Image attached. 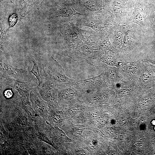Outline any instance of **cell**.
<instances>
[{
  "label": "cell",
  "mask_w": 155,
  "mask_h": 155,
  "mask_svg": "<svg viewBox=\"0 0 155 155\" xmlns=\"http://www.w3.org/2000/svg\"><path fill=\"white\" fill-rule=\"evenodd\" d=\"M0 77L9 78L22 81H33V76L27 67L18 68L12 65L8 60L0 55Z\"/></svg>",
  "instance_id": "obj_1"
},
{
  "label": "cell",
  "mask_w": 155,
  "mask_h": 155,
  "mask_svg": "<svg viewBox=\"0 0 155 155\" xmlns=\"http://www.w3.org/2000/svg\"><path fill=\"white\" fill-rule=\"evenodd\" d=\"M4 85L9 86L18 91L24 100H29L30 92L35 86V84L32 81H22L9 78L1 77Z\"/></svg>",
  "instance_id": "obj_2"
},
{
  "label": "cell",
  "mask_w": 155,
  "mask_h": 155,
  "mask_svg": "<svg viewBox=\"0 0 155 155\" xmlns=\"http://www.w3.org/2000/svg\"><path fill=\"white\" fill-rule=\"evenodd\" d=\"M33 66L30 72L36 77L38 82V87H41L47 79L45 71V64H44L38 59L33 55L31 57Z\"/></svg>",
  "instance_id": "obj_3"
},
{
  "label": "cell",
  "mask_w": 155,
  "mask_h": 155,
  "mask_svg": "<svg viewBox=\"0 0 155 155\" xmlns=\"http://www.w3.org/2000/svg\"><path fill=\"white\" fill-rule=\"evenodd\" d=\"M53 14L57 18L66 22L75 14L83 15L76 12L72 7L63 4L58 7Z\"/></svg>",
  "instance_id": "obj_4"
},
{
  "label": "cell",
  "mask_w": 155,
  "mask_h": 155,
  "mask_svg": "<svg viewBox=\"0 0 155 155\" xmlns=\"http://www.w3.org/2000/svg\"><path fill=\"white\" fill-rule=\"evenodd\" d=\"M33 0H17L14 4L19 14L25 16L32 10Z\"/></svg>",
  "instance_id": "obj_5"
},
{
  "label": "cell",
  "mask_w": 155,
  "mask_h": 155,
  "mask_svg": "<svg viewBox=\"0 0 155 155\" xmlns=\"http://www.w3.org/2000/svg\"><path fill=\"white\" fill-rule=\"evenodd\" d=\"M83 5L87 10L93 12L98 9V6L96 3L94 1L87 0L83 3Z\"/></svg>",
  "instance_id": "obj_6"
},
{
  "label": "cell",
  "mask_w": 155,
  "mask_h": 155,
  "mask_svg": "<svg viewBox=\"0 0 155 155\" xmlns=\"http://www.w3.org/2000/svg\"><path fill=\"white\" fill-rule=\"evenodd\" d=\"M61 94L62 99L65 100H69L73 98L75 92L71 88H66L61 91Z\"/></svg>",
  "instance_id": "obj_7"
},
{
  "label": "cell",
  "mask_w": 155,
  "mask_h": 155,
  "mask_svg": "<svg viewBox=\"0 0 155 155\" xmlns=\"http://www.w3.org/2000/svg\"><path fill=\"white\" fill-rule=\"evenodd\" d=\"M54 130L57 135L63 142H71L72 140L68 137L64 132L61 129L57 127H55Z\"/></svg>",
  "instance_id": "obj_8"
},
{
  "label": "cell",
  "mask_w": 155,
  "mask_h": 155,
  "mask_svg": "<svg viewBox=\"0 0 155 155\" xmlns=\"http://www.w3.org/2000/svg\"><path fill=\"white\" fill-rule=\"evenodd\" d=\"M84 129L74 128L70 129L69 131L71 134L76 137H79L82 136Z\"/></svg>",
  "instance_id": "obj_9"
},
{
  "label": "cell",
  "mask_w": 155,
  "mask_h": 155,
  "mask_svg": "<svg viewBox=\"0 0 155 155\" xmlns=\"http://www.w3.org/2000/svg\"><path fill=\"white\" fill-rule=\"evenodd\" d=\"M137 67L134 64H128L126 67L127 71L129 73H134L137 69Z\"/></svg>",
  "instance_id": "obj_10"
},
{
  "label": "cell",
  "mask_w": 155,
  "mask_h": 155,
  "mask_svg": "<svg viewBox=\"0 0 155 155\" xmlns=\"http://www.w3.org/2000/svg\"><path fill=\"white\" fill-rule=\"evenodd\" d=\"M45 0H33L32 9H39Z\"/></svg>",
  "instance_id": "obj_11"
},
{
  "label": "cell",
  "mask_w": 155,
  "mask_h": 155,
  "mask_svg": "<svg viewBox=\"0 0 155 155\" xmlns=\"http://www.w3.org/2000/svg\"><path fill=\"white\" fill-rule=\"evenodd\" d=\"M4 95L7 98H9L12 96L13 94L11 90H7L4 92Z\"/></svg>",
  "instance_id": "obj_12"
},
{
  "label": "cell",
  "mask_w": 155,
  "mask_h": 155,
  "mask_svg": "<svg viewBox=\"0 0 155 155\" xmlns=\"http://www.w3.org/2000/svg\"><path fill=\"white\" fill-rule=\"evenodd\" d=\"M39 138L40 139L44 141L45 142H47V143L50 144H52V146H53V144L51 143V142L49 141L48 138L45 136H44L43 135H41L39 137Z\"/></svg>",
  "instance_id": "obj_13"
},
{
  "label": "cell",
  "mask_w": 155,
  "mask_h": 155,
  "mask_svg": "<svg viewBox=\"0 0 155 155\" xmlns=\"http://www.w3.org/2000/svg\"><path fill=\"white\" fill-rule=\"evenodd\" d=\"M77 152L78 154L80 155H86L87 154L86 151L83 149H80Z\"/></svg>",
  "instance_id": "obj_14"
},
{
  "label": "cell",
  "mask_w": 155,
  "mask_h": 155,
  "mask_svg": "<svg viewBox=\"0 0 155 155\" xmlns=\"http://www.w3.org/2000/svg\"><path fill=\"white\" fill-rule=\"evenodd\" d=\"M5 0H0L1 1H3ZM10 2L12 4H14L17 0H9Z\"/></svg>",
  "instance_id": "obj_15"
},
{
  "label": "cell",
  "mask_w": 155,
  "mask_h": 155,
  "mask_svg": "<svg viewBox=\"0 0 155 155\" xmlns=\"http://www.w3.org/2000/svg\"><path fill=\"white\" fill-rule=\"evenodd\" d=\"M151 124L152 125L155 126V119H154L152 120L151 122Z\"/></svg>",
  "instance_id": "obj_16"
},
{
  "label": "cell",
  "mask_w": 155,
  "mask_h": 155,
  "mask_svg": "<svg viewBox=\"0 0 155 155\" xmlns=\"http://www.w3.org/2000/svg\"><path fill=\"white\" fill-rule=\"evenodd\" d=\"M154 130H155V125L154 126Z\"/></svg>",
  "instance_id": "obj_17"
}]
</instances>
